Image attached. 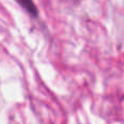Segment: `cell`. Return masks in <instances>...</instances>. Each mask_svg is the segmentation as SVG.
I'll return each instance as SVG.
<instances>
[{"instance_id": "cell-1", "label": "cell", "mask_w": 124, "mask_h": 124, "mask_svg": "<svg viewBox=\"0 0 124 124\" xmlns=\"http://www.w3.org/2000/svg\"><path fill=\"white\" fill-rule=\"evenodd\" d=\"M16 2L28 13L30 15L34 17L38 16V9L35 6L33 0H16Z\"/></svg>"}]
</instances>
